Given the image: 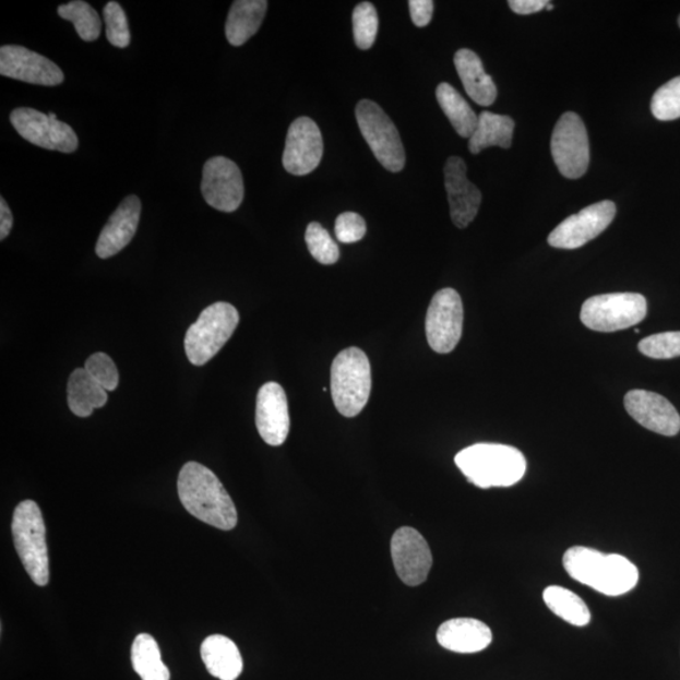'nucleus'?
<instances>
[{
	"label": "nucleus",
	"mask_w": 680,
	"mask_h": 680,
	"mask_svg": "<svg viewBox=\"0 0 680 680\" xmlns=\"http://www.w3.org/2000/svg\"><path fill=\"white\" fill-rule=\"evenodd\" d=\"M546 10L547 11H552L553 10L552 3H548L547 7H546Z\"/></svg>",
	"instance_id": "79ce46f5"
},
{
	"label": "nucleus",
	"mask_w": 680,
	"mask_h": 680,
	"mask_svg": "<svg viewBox=\"0 0 680 680\" xmlns=\"http://www.w3.org/2000/svg\"><path fill=\"white\" fill-rule=\"evenodd\" d=\"M466 170L465 162L458 157H450L444 168L450 215L458 228L468 227L473 223L481 204V192L466 177Z\"/></svg>",
	"instance_id": "6ab92c4d"
},
{
	"label": "nucleus",
	"mask_w": 680,
	"mask_h": 680,
	"mask_svg": "<svg viewBox=\"0 0 680 680\" xmlns=\"http://www.w3.org/2000/svg\"><path fill=\"white\" fill-rule=\"evenodd\" d=\"M12 535L24 570L33 583L47 586L49 561L46 544V526L43 512L36 502L24 501L13 513Z\"/></svg>",
	"instance_id": "39448f33"
},
{
	"label": "nucleus",
	"mask_w": 680,
	"mask_h": 680,
	"mask_svg": "<svg viewBox=\"0 0 680 680\" xmlns=\"http://www.w3.org/2000/svg\"><path fill=\"white\" fill-rule=\"evenodd\" d=\"M458 77L465 92L473 102L480 106H490L496 102L498 92L493 79L485 70L480 57L472 49H458L454 57Z\"/></svg>",
	"instance_id": "4be33fe9"
},
{
	"label": "nucleus",
	"mask_w": 680,
	"mask_h": 680,
	"mask_svg": "<svg viewBox=\"0 0 680 680\" xmlns=\"http://www.w3.org/2000/svg\"><path fill=\"white\" fill-rule=\"evenodd\" d=\"M437 98L442 111L445 112L456 133L462 138L473 135L478 127L479 117L458 94L457 90L446 82H442L437 88Z\"/></svg>",
	"instance_id": "bb28decb"
},
{
	"label": "nucleus",
	"mask_w": 680,
	"mask_h": 680,
	"mask_svg": "<svg viewBox=\"0 0 680 680\" xmlns=\"http://www.w3.org/2000/svg\"><path fill=\"white\" fill-rule=\"evenodd\" d=\"M678 23H679V27H680V16H679Z\"/></svg>",
	"instance_id": "37998d69"
},
{
	"label": "nucleus",
	"mask_w": 680,
	"mask_h": 680,
	"mask_svg": "<svg viewBox=\"0 0 680 680\" xmlns=\"http://www.w3.org/2000/svg\"><path fill=\"white\" fill-rule=\"evenodd\" d=\"M57 12L62 20L73 23L80 38L86 43H93L100 37L103 27L100 15L88 3L73 0V2L60 5Z\"/></svg>",
	"instance_id": "c756f323"
},
{
	"label": "nucleus",
	"mask_w": 680,
	"mask_h": 680,
	"mask_svg": "<svg viewBox=\"0 0 680 680\" xmlns=\"http://www.w3.org/2000/svg\"><path fill=\"white\" fill-rule=\"evenodd\" d=\"M309 252L322 265H333L339 260V248L330 232L318 223H311L306 232Z\"/></svg>",
	"instance_id": "7c9ffc66"
},
{
	"label": "nucleus",
	"mask_w": 680,
	"mask_h": 680,
	"mask_svg": "<svg viewBox=\"0 0 680 680\" xmlns=\"http://www.w3.org/2000/svg\"><path fill=\"white\" fill-rule=\"evenodd\" d=\"M652 112L661 121L680 118V76L658 88L652 98Z\"/></svg>",
	"instance_id": "473e14b6"
},
{
	"label": "nucleus",
	"mask_w": 680,
	"mask_h": 680,
	"mask_svg": "<svg viewBox=\"0 0 680 680\" xmlns=\"http://www.w3.org/2000/svg\"><path fill=\"white\" fill-rule=\"evenodd\" d=\"M13 227V215L2 196L0 200V240H5L10 236Z\"/></svg>",
	"instance_id": "ea45409f"
},
{
	"label": "nucleus",
	"mask_w": 680,
	"mask_h": 680,
	"mask_svg": "<svg viewBox=\"0 0 680 680\" xmlns=\"http://www.w3.org/2000/svg\"><path fill=\"white\" fill-rule=\"evenodd\" d=\"M464 308L461 295L454 289H442L432 298L426 315V337L437 354L453 351L461 342Z\"/></svg>",
	"instance_id": "9d476101"
},
{
	"label": "nucleus",
	"mask_w": 680,
	"mask_h": 680,
	"mask_svg": "<svg viewBox=\"0 0 680 680\" xmlns=\"http://www.w3.org/2000/svg\"><path fill=\"white\" fill-rule=\"evenodd\" d=\"M367 232L366 220L355 212H344L335 220V236L343 243H355Z\"/></svg>",
	"instance_id": "e433bc0d"
},
{
	"label": "nucleus",
	"mask_w": 680,
	"mask_h": 680,
	"mask_svg": "<svg viewBox=\"0 0 680 680\" xmlns=\"http://www.w3.org/2000/svg\"><path fill=\"white\" fill-rule=\"evenodd\" d=\"M141 213V200L136 195L127 196L98 236L96 255L100 259H109L126 249L138 231Z\"/></svg>",
	"instance_id": "aec40b11"
},
{
	"label": "nucleus",
	"mask_w": 680,
	"mask_h": 680,
	"mask_svg": "<svg viewBox=\"0 0 680 680\" xmlns=\"http://www.w3.org/2000/svg\"><path fill=\"white\" fill-rule=\"evenodd\" d=\"M0 75L43 86H57L64 80L62 70L55 62L14 45L0 48Z\"/></svg>",
	"instance_id": "dca6fc26"
},
{
	"label": "nucleus",
	"mask_w": 680,
	"mask_h": 680,
	"mask_svg": "<svg viewBox=\"0 0 680 680\" xmlns=\"http://www.w3.org/2000/svg\"><path fill=\"white\" fill-rule=\"evenodd\" d=\"M266 0H236L226 22V37L229 44L240 47L255 36L265 19Z\"/></svg>",
	"instance_id": "b1692460"
},
{
	"label": "nucleus",
	"mask_w": 680,
	"mask_h": 680,
	"mask_svg": "<svg viewBox=\"0 0 680 680\" xmlns=\"http://www.w3.org/2000/svg\"><path fill=\"white\" fill-rule=\"evenodd\" d=\"M639 350L654 359L680 357V332H666L651 335L639 343Z\"/></svg>",
	"instance_id": "f704fd0d"
},
{
	"label": "nucleus",
	"mask_w": 680,
	"mask_h": 680,
	"mask_svg": "<svg viewBox=\"0 0 680 680\" xmlns=\"http://www.w3.org/2000/svg\"><path fill=\"white\" fill-rule=\"evenodd\" d=\"M391 556L397 576L407 586H419L428 580L432 553L428 542L411 527L395 532L391 540Z\"/></svg>",
	"instance_id": "4468645a"
},
{
	"label": "nucleus",
	"mask_w": 680,
	"mask_h": 680,
	"mask_svg": "<svg viewBox=\"0 0 680 680\" xmlns=\"http://www.w3.org/2000/svg\"><path fill=\"white\" fill-rule=\"evenodd\" d=\"M544 600L554 616L575 627H586L592 620L587 605L580 596L561 586L545 589Z\"/></svg>",
	"instance_id": "c85d7f7f"
},
{
	"label": "nucleus",
	"mask_w": 680,
	"mask_h": 680,
	"mask_svg": "<svg viewBox=\"0 0 680 680\" xmlns=\"http://www.w3.org/2000/svg\"><path fill=\"white\" fill-rule=\"evenodd\" d=\"M201 191L204 201L220 212H235L244 195L243 178L231 159L215 157L204 164Z\"/></svg>",
	"instance_id": "ddd939ff"
},
{
	"label": "nucleus",
	"mask_w": 680,
	"mask_h": 680,
	"mask_svg": "<svg viewBox=\"0 0 680 680\" xmlns=\"http://www.w3.org/2000/svg\"><path fill=\"white\" fill-rule=\"evenodd\" d=\"M617 215L616 203L603 201L592 204L572 215L557 226L550 236L548 243L556 249L575 250L583 248L589 241L601 235L610 226Z\"/></svg>",
	"instance_id": "f8f14e48"
},
{
	"label": "nucleus",
	"mask_w": 680,
	"mask_h": 680,
	"mask_svg": "<svg viewBox=\"0 0 680 680\" xmlns=\"http://www.w3.org/2000/svg\"><path fill=\"white\" fill-rule=\"evenodd\" d=\"M370 359L359 348H348L335 357L332 365L331 391L333 403L344 417H356L371 396Z\"/></svg>",
	"instance_id": "20e7f679"
},
{
	"label": "nucleus",
	"mask_w": 680,
	"mask_h": 680,
	"mask_svg": "<svg viewBox=\"0 0 680 680\" xmlns=\"http://www.w3.org/2000/svg\"><path fill=\"white\" fill-rule=\"evenodd\" d=\"M514 121L506 115H497L482 111L479 115L478 127L469 139V151L479 154L490 146H501L510 150L513 142Z\"/></svg>",
	"instance_id": "a878e982"
},
{
	"label": "nucleus",
	"mask_w": 680,
	"mask_h": 680,
	"mask_svg": "<svg viewBox=\"0 0 680 680\" xmlns=\"http://www.w3.org/2000/svg\"><path fill=\"white\" fill-rule=\"evenodd\" d=\"M106 37L109 43L119 48L130 45V31L124 10L118 2H109L104 8Z\"/></svg>",
	"instance_id": "72a5a7b5"
},
{
	"label": "nucleus",
	"mask_w": 680,
	"mask_h": 680,
	"mask_svg": "<svg viewBox=\"0 0 680 680\" xmlns=\"http://www.w3.org/2000/svg\"><path fill=\"white\" fill-rule=\"evenodd\" d=\"M569 575L606 596H620L635 588L639 571L620 554H604L587 547H572L563 556Z\"/></svg>",
	"instance_id": "f03ea898"
},
{
	"label": "nucleus",
	"mask_w": 680,
	"mask_h": 680,
	"mask_svg": "<svg viewBox=\"0 0 680 680\" xmlns=\"http://www.w3.org/2000/svg\"><path fill=\"white\" fill-rule=\"evenodd\" d=\"M108 393L98 384L85 368H76L68 384V403L73 415L92 416L96 408L108 404Z\"/></svg>",
	"instance_id": "393cba45"
},
{
	"label": "nucleus",
	"mask_w": 680,
	"mask_h": 680,
	"mask_svg": "<svg viewBox=\"0 0 680 680\" xmlns=\"http://www.w3.org/2000/svg\"><path fill=\"white\" fill-rule=\"evenodd\" d=\"M240 323L239 311L228 302L218 301L204 309L187 331L186 355L194 366L210 362L232 337Z\"/></svg>",
	"instance_id": "423d86ee"
},
{
	"label": "nucleus",
	"mask_w": 680,
	"mask_h": 680,
	"mask_svg": "<svg viewBox=\"0 0 680 680\" xmlns=\"http://www.w3.org/2000/svg\"><path fill=\"white\" fill-rule=\"evenodd\" d=\"M131 663L143 680L170 679L169 669L162 660L159 645L150 634H141L135 637L133 646H131Z\"/></svg>",
	"instance_id": "cd10ccee"
},
{
	"label": "nucleus",
	"mask_w": 680,
	"mask_h": 680,
	"mask_svg": "<svg viewBox=\"0 0 680 680\" xmlns=\"http://www.w3.org/2000/svg\"><path fill=\"white\" fill-rule=\"evenodd\" d=\"M85 370L106 391H115L119 386V372L110 356L98 351L90 356L85 363Z\"/></svg>",
	"instance_id": "c9c22d12"
},
{
	"label": "nucleus",
	"mask_w": 680,
	"mask_h": 680,
	"mask_svg": "<svg viewBox=\"0 0 680 680\" xmlns=\"http://www.w3.org/2000/svg\"><path fill=\"white\" fill-rule=\"evenodd\" d=\"M321 130L314 120L302 117L293 122L286 136L283 166L293 176H307L323 158Z\"/></svg>",
	"instance_id": "2eb2a0df"
},
{
	"label": "nucleus",
	"mask_w": 680,
	"mask_h": 680,
	"mask_svg": "<svg viewBox=\"0 0 680 680\" xmlns=\"http://www.w3.org/2000/svg\"><path fill=\"white\" fill-rule=\"evenodd\" d=\"M408 7L415 26L419 28L428 26L432 20V0H411L408 2Z\"/></svg>",
	"instance_id": "4c0bfd02"
},
{
	"label": "nucleus",
	"mask_w": 680,
	"mask_h": 680,
	"mask_svg": "<svg viewBox=\"0 0 680 680\" xmlns=\"http://www.w3.org/2000/svg\"><path fill=\"white\" fill-rule=\"evenodd\" d=\"M201 657L210 673L219 680H236L242 673L240 651L227 636H208L202 643Z\"/></svg>",
	"instance_id": "5701e85b"
},
{
	"label": "nucleus",
	"mask_w": 680,
	"mask_h": 680,
	"mask_svg": "<svg viewBox=\"0 0 680 680\" xmlns=\"http://www.w3.org/2000/svg\"><path fill=\"white\" fill-rule=\"evenodd\" d=\"M12 126L33 145L48 151L73 153L77 151L79 138L70 126L51 120L48 114L31 108H19L11 114Z\"/></svg>",
	"instance_id": "9b49d317"
},
{
	"label": "nucleus",
	"mask_w": 680,
	"mask_h": 680,
	"mask_svg": "<svg viewBox=\"0 0 680 680\" xmlns=\"http://www.w3.org/2000/svg\"><path fill=\"white\" fill-rule=\"evenodd\" d=\"M548 3L547 0H511L508 4L514 13L528 15L546 10Z\"/></svg>",
	"instance_id": "58836bf2"
},
{
	"label": "nucleus",
	"mask_w": 680,
	"mask_h": 680,
	"mask_svg": "<svg viewBox=\"0 0 680 680\" xmlns=\"http://www.w3.org/2000/svg\"><path fill=\"white\" fill-rule=\"evenodd\" d=\"M356 118L360 133L370 145L375 159L393 174L403 170L406 164L403 141L396 126L381 106L371 100L359 102Z\"/></svg>",
	"instance_id": "6e6552de"
},
{
	"label": "nucleus",
	"mask_w": 680,
	"mask_h": 680,
	"mask_svg": "<svg viewBox=\"0 0 680 680\" xmlns=\"http://www.w3.org/2000/svg\"><path fill=\"white\" fill-rule=\"evenodd\" d=\"M48 117H49V119H51V120H59V119H57V115H56V114H53V112H49V114H48Z\"/></svg>",
	"instance_id": "a19ab883"
},
{
	"label": "nucleus",
	"mask_w": 680,
	"mask_h": 680,
	"mask_svg": "<svg viewBox=\"0 0 680 680\" xmlns=\"http://www.w3.org/2000/svg\"><path fill=\"white\" fill-rule=\"evenodd\" d=\"M354 35L356 45L360 49H370L379 33V14L370 2H363L355 8L354 16Z\"/></svg>",
	"instance_id": "2f4dec72"
},
{
	"label": "nucleus",
	"mask_w": 680,
	"mask_h": 680,
	"mask_svg": "<svg viewBox=\"0 0 680 680\" xmlns=\"http://www.w3.org/2000/svg\"><path fill=\"white\" fill-rule=\"evenodd\" d=\"M551 152L560 174L569 179L583 177L589 166V143L584 121L577 114H563L554 127Z\"/></svg>",
	"instance_id": "1a4fd4ad"
},
{
	"label": "nucleus",
	"mask_w": 680,
	"mask_h": 680,
	"mask_svg": "<svg viewBox=\"0 0 680 680\" xmlns=\"http://www.w3.org/2000/svg\"><path fill=\"white\" fill-rule=\"evenodd\" d=\"M257 428L267 445L281 446L289 437L288 398L281 384L269 382L258 393Z\"/></svg>",
	"instance_id": "a211bd4d"
},
{
	"label": "nucleus",
	"mask_w": 680,
	"mask_h": 680,
	"mask_svg": "<svg viewBox=\"0 0 680 680\" xmlns=\"http://www.w3.org/2000/svg\"><path fill=\"white\" fill-rule=\"evenodd\" d=\"M648 306L641 294L617 293L587 299L581 309V322L588 330L611 333L628 330L646 317Z\"/></svg>",
	"instance_id": "0eeeda50"
},
{
	"label": "nucleus",
	"mask_w": 680,
	"mask_h": 680,
	"mask_svg": "<svg viewBox=\"0 0 680 680\" xmlns=\"http://www.w3.org/2000/svg\"><path fill=\"white\" fill-rule=\"evenodd\" d=\"M178 496L186 511L210 526L231 530L237 511L223 482L206 466L187 463L178 477Z\"/></svg>",
	"instance_id": "f257e3e1"
},
{
	"label": "nucleus",
	"mask_w": 680,
	"mask_h": 680,
	"mask_svg": "<svg viewBox=\"0 0 680 680\" xmlns=\"http://www.w3.org/2000/svg\"><path fill=\"white\" fill-rule=\"evenodd\" d=\"M458 469L481 489L512 487L524 477L526 457L518 449L501 444H477L455 456Z\"/></svg>",
	"instance_id": "7ed1b4c3"
},
{
	"label": "nucleus",
	"mask_w": 680,
	"mask_h": 680,
	"mask_svg": "<svg viewBox=\"0 0 680 680\" xmlns=\"http://www.w3.org/2000/svg\"><path fill=\"white\" fill-rule=\"evenodd\" d=\"M438 642L450 652L472 654L485 651L493 634L485 622L477 619L448 620L438 630Z\"/></svg>",
	"instance_id": "412c9836"
},
{
	"label": "nucleus",
	"mask_w": 680,
	"mask_h": 680,
	"mask_svg": "<svg viewBox=\"0 0 680 680\" xmlns=\"http://www.w3.org/2000/svg\"><path fill=\"white\" fill-rule=\"evenodd\" d=\"M624 403L629 415L645 429L665 437H676L680 431L676 407L658 393L633 390L627 393Z\"/></svg>",
	"instance_id": "f3484780"
}]
</instances>
